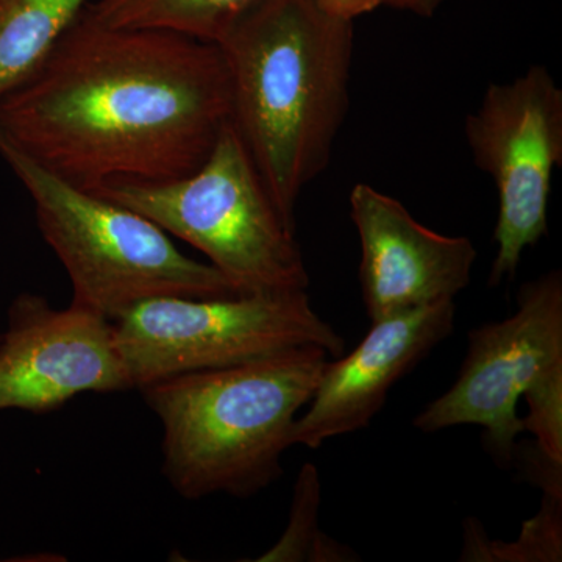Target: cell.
<instances>
[{
  "instance_id": "16",
  "label": "cell",
  "mask_w": 562,
  "mask_h": 562,
  "mask_svg": "<svg viewBox=\"0 0 562 562\" xmlns=\"http://www.w3.org/2000/svg\"><path fill=\"white\" fill-rule=\"evenodd\" d=\"M522 397L528 405L525 431L535 435L543 457L562 468V364L542 373Z\"/></svg>"
},
{
  "instance_id": "4",
  "label": "cell",
  "mask_w": 562,
  "mask_h": 562,
  "mask_svg": "<svg viewBox=\"0 0 562 562\" xmlns=\"http://www.w3.org/2000/svg\"><path fill=\"white\" fill-rule=\"evenodd\" d=\"M0 157L32 198L40 233L68 272L72 305L114 322L149 299L244 294L143 214L66 183L7 144Z\"/></svg>"
},
{
  "instance_id": "1",
  "label": "cell",
  "mask_w": 562,
  "mask_h": 562,
  "mask_svg": "<svg viewBox=\"0 0 562 562\" xmlns=\"http://www.w3.org/2000/svg\"><path fill=\"white\" fill-rule=\"evenodd\" d=\"M90 7L0 98V143L85 191L190 176L232 121L221 47L105 24Z\"/></svg>"
},
{
  "instance_id": "13",
  "label": "cell",
  "mask_w": 562,
  "mask_h": 562,
  "mask_svg": "<svg viewBox=\"0 0 562 562\" xmlns=\"http://www.w3.org/2000/svg\"><path fill=\"white\" fill-rule=\"evenodd\" d=\"M258 0H95L90 9L117 27L160 29L216 44Z\"/></svg>"
},
{
  "instance_id": "15",
  "label": "cell",
  "mask_w": 562,
  "mask_h": 562,
  "mask_svg": "<svg viewBox=\"0 0 562 562\" xmlns=\"http://www.w3.org/2000/svg\"><path fill=\"white\" fill-rule=\"evenodd\" d=\"M561 498L546 494L538 516L524 525L517 542L503 546L484 539L480 524L465 520L462 561H561Z\"/></svg>"
},
{
  "instance_id": "6",
  "label": "cell",
  "mask_w": 562,
  "mask_h": 562,
  "mask_svg": "<svg viewBox=\"0 0 562 562\" xmlns=\"http://www.w3.org/2000/svg\"><path fill=\"white\" fill-rule=\"evenodd\" d=\"M132 390L183 373L216 371L301 346L341 357L346 341L314 312L306 291L225 299L157 297L113 322Z\"/></svg>"
},
{
  "instance_id": "11",
  "label": "cell",
  "mask_w": 562,
  "mask_h": 562,
  "mask_svg": "<svg viewBox=\"0 0 562 562\" xmlns=\"http://www.w3.org/2000/svg\"><path fill=\"white\" fill-rule=\"evenodd\" d=\"M454 314L449 301L372 322L357 349L325 364L308 409L295 420L292 446L319 449L369 427L394 384L452 335Z\"/></svg>"
},
{
  "instance_id": "12",
  "label": "cell",
  "mask_w": 562,
  "mask_h": 562,
  "mask_svg": "<svg viewBox=\"0 0 562 562\" xmlns=\"http://www.w3.org/2000/svg\"><path fill=\"white\" fill-rule=\"evenodd\" d=\"M95 0H0V98L40 68Z\"/></svg>"
},
{
  "instance_id": "9",
  "label": "cell",
  "mask_w": 562,
  "mask_h": 562,
  "mask_svg": "<svg viewBox=\"0 0 562 562\" xmlns=\"http://www.w3.org/2000/svg\"><path fill=\"white\" fill-rule=\"evenodd\" d=\"M0 335V412L49 413L85 392L132 390L113 322L70 303L21 292Z\"/></svg>"
},
{
  "instance_id": "14",
  "label": "cell",
  "mask_w": 562,
  "mask_h": 562,
  "mask_svg": "<svg viewBox=\"0 0 562 562\" xmlns=\"http://www.w3.org/2000/svg\"><path fill=\"white\" fill-rule=\"evenodd\" d=\"M321 505L319 473L305 464L295 483L290 524L279 542L257 561H353L355 553L321 532L317 527Z\"/></svg>"
},
{
  "instance_id": "3",
  "label": "cell",
  "mask_w": 562,
  "mask_h": 562,
  "mask_svg": "<svg viewBox=\"0 0 562 562\" xmlns=\"http://www.w3.org/2000/svg\"><path fill=\"white\" fill-rule=\"evenodd\" d=\"M327 350L301 346L232 368L183 373L139 390L162 427V473L188 501L247 498L283 475L297 414Z\"/></svg>"
},
{
  "instance_id": "10",
  "label": "cell",
  "mask_w": 562,
  "mask_h": 562,
  "mask_svg": "<svg viewBox=\"0 0 562 562\" xmlns=\"http://www.w3.org/2000/svg\"><path fill=\"white\" fill-rule=\"evenodd\" d=\"M350 214L361 243L360 281L371 322L454 301L471 284L476 249L432 232L397 199L358 183Z\"/></svg>"
},
{
  "instance_id": "5",
  "label": "cell",
  "mask_w": 562,
  "mask_h": 562,
  "mask_svg": "<svg viewBox=\"0 0 562 562\" xmlns=\"http://www.w3.org/2000/svg\"><path fill=\"white\" fill-rule=\"evenodd\" d=\"M94 194L201 250L244 294L308 290L295 231L281 216L232 121L190 176L113 181Z\"/></svg>"
},
{
  "instance_id": "7",
  "label": "cell",
  "mask_w": 562,
  "mask_h": 562,
  "mask_svg": "<svg viewBox=\"0 0 562 562\" xmlns=\"http://www.w3.org/2000/svg\"><path fill=\"white\" fill-rule=\"evenodd\" d=\"M464 135L476 168L494 181L497 255L490 286L516 279L525 249L549 233L553 173L562 166V90L550 70L530 66L506 83H491Z\"/></svg>"
},
{
  "instance_id": "2",
  "label": "cell",
  "mask_w": 562,
  "mask_h": 562,
  "mask_svg": "<svg viewBox=\"0 0 562 562\" xmlns=\"http://www.w3.org/2000/svg\"><path fill=\"white\" fill-rule=\"evenodd\" d=\"M232 122L284 222L331 160L349 111L353 22L314 0H258L220 41Z\"/></svg>"
},
{
  "instance_id": "18",
  "label": "cell",
  "mask_w": 562,
  "mask_h": 562,
  "mask_svg": "<svg viewBox=\"0 0 562 562\" xmlns=\"http://www.w3.org/2000/svg\"><path fill=\"white\" fill-rule=\"evenodd\" d=\"M446 0H383L391 9L409 11L419 18H432Z\"/></svg>"
},
{
  "instance_id": "17",
  "label": "cell",
  "mask_w": 562,
  "mask_h": 562,
  "mask_svg": "<svg viewBox=\"0 0 562 562\" xmlns=\"http://www.w3.org/2000/svg\"><path fill=\"white\" fill-rule=\"evenodd\" d=\"M314 3L330 16L351 22L383 7V0H314Z\"/></svg>"
},
{
  "instance_id": "8",
  "label": "cell",
  "mask_w": 562,
  "mask_h": 562,
  "mask_svg": "<svg viewBox=\"0 0 562 562\" xmlns=\"http://www.w3.org/2000/svg\"><path fill=\"white\" fill-rule=\"evenodd\" d=\"M562 364V273L527 281L517 312L468 335V355L457 382L414 419L422 432L480 425L495 460L508 468L525 431L517 403L542 373Z\"/></svg>"
}]
</instances>
